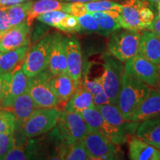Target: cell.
<instances>
[{"label":"cell","mask_w":160,"mask_h":160,"mask_svg":"<svg viewBox=\"0 0 160 160\" xmlns=\"http://www.w3.org/2000/svg\"><path fill=\"white\" fill-rule=\"evenodd\" d=\"M151 90V88L142 81L126 72L124 73L117 105L125 119L131 121L133 113L148 97Z\"/></svg>","instance_id":"6da1fadb"},{"label":"cell","mask_w":160,"mask_h":160,"mask_svg":"<svg viewBox=\"0 0 160 160\" xmlns=\"http://www.w3.org/2000/svg\"><path fill=\"white\" fill-rule=\"evenodd\" d=\"M151 4L143 0H125L122 4L121 28L131 31L148 30L155 18Z\"/></svg>","instance_id":"7a4b0ae2"},{"label":"cell","mask_w":160,"mask_h":160,"mask_svg":"<svg viewBox=\"0 0 160 160\" xmlns=\"http://www.w3.org/2000/svg\"><path fill=\"white\" fill-rule=\"evenodd\" d=\"M140 37L139 31L119 28L109 36L108 50L117 59L126 62L139 53Z\"/></svg>","instance_id":"3957f363"},{"label":"cell","mask_w":160,"mask_h":160,"mask_svg":"<svg viewBox=\"0 0 160 160\" xmlns=\"http://www.w3.org/2000/svg\"><path fill=\"white\" fill-rule=\"evenodd\" d=\"M61 112L57 107L37 109L20 126V133L33 138L47 133L57 125Z\"/></svg>","instance_id":"277c9868"},{"label":"cell","mask_w":160,"mask_h":160,"mask_svg":"<svg viewBox=\"0 0 160 160\" xmlns=\"http://www.w3.org/2000/svg\"><path fill=\"white\" fill-rule=\"evenodd\" d=\"M104 59V72L102 76L104 91L111 104H117L118 97L122 83L125 66L122 62L111 53L105 54Z\"/></svg>","instance_id":"5b68a950"},{"label":"cell","mask_w":160,"mask_h":160,"mask_svg":"<svg viewBox=\"0 0 160 160\" xmlns=\"http://www.w3.org/2000/svg\"><path fill=\"white\" fill-rule=\"evenodd\" d=\"M52 74L45 69L28 78V93L39 108L57 107L61 102L48 84Z\"/></svg>","instance_id":"8992f818"},{"label":"cell","mask_w":160,"mask_h":160,"mask_svg":"<svg viewBox=\"0 0 160 160\" xmlns=\"http://www.w3.org/2000/svg\"><path fill=\"white\" fill-rule=\"evenodd\" d=\"M82 142L91 159L113 160L121 159L117 145L111 142L102 134L90 128Z\"/></svg>","instance_id":"52a82bcc"},{"label":"cell","mask_w":160,"mask_h":160,"mask_svg":"<svg viewBox=\"0 0 160 160\" xmlns=\"http://www.w3.org/2000/svg\"><path fill=\"white\" fill-rule=\"evenodd\" d=\"M53 35L40 39L25 56L22 69L28 77H33L48 68Z\"/></svg>","instance_id":"ba28073f"},{"label":"cell","mask_w":160,"mask_h":160,"mask_svg":"<svg viewBox=\"0 0 160 160\" xmlns=\"http://www.w3.org/2000/svg\"><path fill=\"white\" fill-rule=\"evenodd\" d=\"M79 113L90 128L99 132L115 145H122L129 139L128 135L125 131L108 122L96 107L85 109Z\"/></svg>","instance_id":"9c48e42d"},{"label":"cell","mask_w":160,"mask_h":160,"mask_svg":"<svg viewBox=\"0 0 160 160\" xmlns=\"http://www.w3.org/2000/svg\"><path fill=\"white\" fill-rule=\"evenodd\" d=\"M58 125L60 135L68 142L82 141L89 130L81 113L76 111H62Z\"/></svg>","instance_id":"30bf717a"},{"label":"cell","mask_w":160,"mask_h":160,"mask_svg":"<svg viewBox=\"0 0 160 160\" xmlns=\"http://www.w3.org/2000/svg\"><path fill=\"white\" fill-rule=\"evenodd\" d=\"M125 72L139 79L151 88L158 87L159 79V65L137 54L125 62Z\"/></svg>","instance_id":"8fae6325"},{"label":"cell","mask_w":160,"mask_h":160,"mask_svg":"<svg viewBox=\"0 0 160 160\" xmlns=\"http://www.w3.org/2000/svg\"><path fill=\"white\" fill-rule=\"evenodd\" d=\"M67 59V73L75 81L81 80L83 71V60L80 43L74 37H62Z\"/></svg>","instance_id":"7c38bea8"},{"label":"cell","mask_w":160,"mask_h":160,"mask_svg":"<svg viewBox=\"0 0 160 160\" xmlns=\"http://www.w3.org/2000/svg\"><path fill=\"white\" fill-rule=\"evenodd\" d=\"M29 26L25 21L13 26L2 35L0 39V53H4L25 46L28 43Z\"/></svg>","instance_id":"4fadbf2b"},{"label":"cell","mask_w":160,"mask_h":160,"mask_svg":"<svg viewBox=\"0 0 160 160\" xmlns=\"http://www.w3.org/2000/svg\"><path fill=\"white\" fill-rule=\"evenodd\" d=\"M102 113V117L108 122L113 125V127L125 131L129 138L136 133L139 122H137L128 121L122 117L119 108L116 104H107L96 107Z\"/></svg>","instance_id":"5bb4252c"},{"label":"cell","mask_w":160,"mask_h":160,"mask_svg":"<svg viewBox=\"0 0 160 160\" xmlns=\"http://www.w3.org/2000/svg\"><path fill=\"white\" fill-rule=\"evenodd\" d=\"M38 108H39L32 99L28 91L23 94L15 98L11 104L3 110L13 113L16 119L17 128L19 129L24 122Z\"/></svg>","instance_id":"9a60e30c"},{"label":"cell","mask_w":160,"mask_h":160,"mask_svg":"<svg viewBox=\"0 0 160 160\" xmlns=\"http://www.w3.org/2000/svg\"><path fill=\"white\" fill-rule=\"evenodd\" d=\"M48 70L52 75L64 73L68 71L66 53L62 43V37L55 33L52 37Z\"/></svg>","instance_id":"2e32d148"},{"label":"cell","mask_w":160,"mask_h":160,"mask_svg":"<svg viewBox=\"0 0 160 160\" xmlns=\"http://www.w3.org/2000/svg\"><path fill=\"white\" fill-rule=\"evenodd\" d=\"M80 82L73 80L67 72L52 75L48 79L50 87L61 102H66L71 98Z\"/></svg>","instance_id":"e0dca14e"},{"label":"cell","mask_w":160,"mask_h":160,"mask_svg":"<svg viewBox=\"0 0 160 160\" xmlns=\"http://www.w3.org/2000/svg\"><path fill=\"white\" fill-rule=\"evenodd\" d=\"M156 117H160V88H151L148 97L133 113L131 121L140 122Z\"/></svg>","instance_id":"ac0fdd59"},{"label":"cell","mask_w":160,"mask_h":160,"mask_svg":"<svg viewBox=\"0 0 160 160\" xmlns=\"http://www.w3.org/2000/svg\"><path fill=\"white\" fill-rule=\"evenodd\" d=\"M138 54L151 62L160 64V37L150 30H144L141 33Z\"/></svg>","instance_id":"d6986e66"},{"label":"cell","mask_w":160,"mask_h":160,"mask_svg":"<svg viewBox=\"0 0 160 160\" xmlns=\"http://www.w3.org/2000/svg\"><path fill=\"white\" fill-rule=\"evenodd\" d=\"M128 141V156L131 160H160V150L145 142L137 136Z\"/></svg>","instance_id":"ffe728a7"},{"label":"cell","mask_w":160,"mask_h":160,"mask_svg":"<svg viewBox=\"0 0 160 160\" xmlns=\"http://www.w3.org/2000/svg\"><path fill=\"white\" fill-rule=\"evenodd\" d=\"M136 136L160 150V117L150 118L139 123Z\"/></svg>","instance_id":"44dd1931"},{"label":"cell","mask_w":160,"mask_h":160,"mask_svg":"<svg viewBox=\"0 0 160 160\" xmlns=\"http://www.w3.org/2000/svg\"><path fill=\"white\" fill-rule=\"evenodd\" d=\"M28 91V77L24 73L22 69H15L13 71L9 94L5 99L0 100V108L5 109L12 101L19 96Z\"/></svg>","instance_id":"7402d4cb"},{"label":"cell","mask_w":160,"mask_h":160,"mask_svg":"<svg viewBox=\"0 0 160 160\" xmlns=\"http://www.w3.org/2000/svg\"><path fill=\"white\" fill-rule=\"evenodd\" d=\"M93 107L95 106L93 102V95L85 88L82 82H80L74 93L66 102L64 111L81 112Z\"/></svg>","instance_id":"603a6c76"},{"label":"cell","mask_w":160,"mask_h":160,"mask_svg":"<svg viewBox=\"0 0 160 160\" xmlns=\"http://www.w3.org/2000/svg\"><path fill=\"white\" fill-rule=\"evenodd\" d=\"M69 2H62L59 0H38L34 3H32L31 8L28 13L27 22L28 25L31 26L33 20L39 15L51 11H62L67 13Z\"/></svg>","instance_id":"cb8c5ba5"},{"label":"cell","mask_w":160,"mask_h":160,"mask_svg":"<svg viewBox=\"0 0 160 160\" xmlns=\"http://www.w3.org/2000/svg\"><path fill=\"white\" fill-rule=\"evenodd\" d=\"M28 48L27 45L4 53H0V73L14 71L16 67L24 61Z\"/></svg>","instance_id":"d4e9b609"},{"label":"cell","mask_w":160,"mask_h":160,"mask_svg":"<svg viewBox=\"0 0 160 160\" xmlns=\"http://www.w3.org/2000/svg\"><path fill=\"white\" fill-rule=\"evenodd\" d=\"M97 19L100 28V34L108 37L112 33L121 28L119 23L120 14L105 13V12H92L91 13Z\"/></svg>","instance_id":"484cf974"},{"label":"cell","mask_w":160,"mask_h":160,"mask_svg":"<svg viewBox=\"0 0 160 160\" xmlns=\"http://www.w3.org/2000/svg\"><path fill=\"white\" fill-rule=\"evenodd\" d=\"M58 159L68 160H87L90 159L82 141L68 142L65 141V145L60 150Z\"/></svg>","instance_id":"4316f807"},{"label":"cell","mask_w":160,"mask_h":160,"mask_svg":"<svg viewBox=\"0 0 160 160\" xmlns=\"http://www.w3.org/2000/svg\"><path fill=\"white\" fill-rule=\"evenodd\" d=\"M32 2L30 1L6 8L11 27L21 24L26 21L28 13L31 8Z\"/></svg>","instance_id":"83f0119b"},{"label":"cell","mask_w":160,"mask_h":160,"mask_svg":"<svg viewBox=\"0 0 160 160\" xmlns=\"http://www.w3.org/2000/svg\"><path fill=\"white\" fill-rule=\"evenodd\" d=\"M86 8L88 13L92 12H105V13L120 14L122 11V4H119L111 0H97L85 3Z\"/></svg>","instance_id":"f1b7e54d"},{"label":"cell","mask_w":160,"mask_h":160,"mask_svg":"<svg viewBox=\"0 0 160 160\" xmlns=\"http://www.w3.org/2000/svg\"><path fill=\"white\" fill-rule=\"evenodd\" d=\"M16 129L17 124L13 113L6 110H0V133L14 132Z\"/></svg>","instance_id":"f546056e"},{"label":"cell","mask_w":160,"mask_h":160,"mask_svg":"<svg viewBox=\"0 0 160 160\" xmlns=\"http://www.w3.org/2000/svg\"><path fill=\"white\" fill-rule=\"evenodd\" d=\"M68 13H66L65 11L56 10V11H51L44 13L42 14L39 15L37 17V19L41 22L52 26V27L57 28L61 20Z\"/></svg>","instance_id":"4dcf8cb0"},{"label":"cell","mask_w":160,"mask_h":160,"mask_svg":"<svg viewBox=\"0 0 160 160\" xmlns=\"http://www.w3.org/2000/svg\"><path fill=\"white\" fill-rule=\"evenodd\" d=\"M57 28L67 33H74L82 31L78 18L68 13L61 20Z\"/></svg>","instance_id":"1f68e13d"},{"label":"cell","mask_w":160,"mask_h":160,"mask_svg":"<svg viewBox=\"0 0 160 160\" xmlns=\"http://www.w3.org/2000/svg\"><path fill=\"white\" fill-rule=\"evenodd\" d=\"M82 31L87 33H97L100 34V28L97 19L91 13L88 12L85 15L78 18Z\"/></svg>","instance_id":"d6a6232c"},{"label":"cell","mask_w":160,"mask_h":160,"mask_svg":"<svg viewBox=\"0 0 160 160\" xmlns=\"http://www.w3.org/2000/svg\"><path fill=\"white\" fill-rule=\"evenodd\" d=\"M16 139L13 132L0 133V159L4 157L15 146Z\"/></svg>","instance_id":"836d02e7"},{"label":"cell","mask_w":160,"mask_h":160,"mask_svg":"<svg viewBox=\"0 0 160 160\" xmlns=\"http://www.w3.org/2000/svg\"><path fill=\"white\" fill-rule=\"evenodd\" d=\"M81 82L82 84L85 87V88L93 96L97 95L104 91L102 77H97L93 80H89L85 77L82 81L81 80Z\"/></svg>","instance_id":"e575fe53"},{"label":"cell","mask_w":160,"mask_h":160,"mask_svg":"<svg viewBox=\"0 0 160 160\" xmlns=\"http://www.w3.org/2000/svg\"><path fill=\"white\" fill-rule=\"evenodd\" d=\"M28 151H25V150L22 147H13L11 151H10L5 157H4V159L6 160H22V159H28L31 158V155L28 154Z\"/></svg>","instance_id":"d590c367"},{"label":"cell","mask_w":160,"mask_h":160,"mask_svg":"<svg viewBox=\"0 0 160 160\" xmlns=\"http://www.w3.org/2000/svg\"><path fill=\"white\" fill-rule=\"evenodd\" d=\"M68 13L79 18L88 13L85 3L82 2H69Z\"/></svg>","instance_id":"8d00e7d4"},{"label":"cell","mask_w":160,"mask_h":160,"mask_svg":"<svg viewBox=\"0 0 160 160\" xmlns=\"http://www.w3.org/2000/svg\"><path fill=\"white\" fill-rule=\"evenodd\" d=\"M10 28H11V25H10L8 16L6 11V7L0 6V33L3 34Z\"/></svg>","instance_id":"74e56055"},{"label":"cell","mask_w":160,"mask_h":160,"mask_svg":"<svg viewBox=\"0 0 160 160\" xmlns=\"http://www.w3.org/2000/svg\"><path fill=\"white\" fill-rule=\"evenodd\" d=\"M93 102L95 107L107 105V104L111 103L108 97L107 94L105 93V92L104 91H102L101 93H98L97 95L93 96Z\"/></svg>","instance_id":"f35d334b"},{"label":"cell","mask_w":160,"mask_h":160,"mask_svg":"<svg viewBox=\"0 0 160 160\" xmlns=\"http://www.w3.org/2000/svg\"><path fill=\"white\" fill-rule=\"evenodd\" d=\"M148 30L154 32L156 34H157L160 37V19L157 17V16L155 17L154 20H153V22H152L151 25L150 26Z\"/></svg>","instance_id":"ab89813d"},{"label":"cell","mask_w":160,"mask_h":160,"mask_svg":"<svg viewBox=\"0 0 160 160\" xmlns=\"http://www.w3.org/2000/svg\"><path fill=\"white\" fill-rule=\"evenodd\" d=\"M22 2H23L22 0H0V6L8 8Z\"/></svg>","instance_id":"60d3db41"},{"label":"cell","mask_w":160,"mask_h":160,"mask_svg":"<svg viewBox=\"0 0 160 160\" xmlns=\"http://www.w3.org/2000/svg\"><path fill=\"white\" fill-rule=\"evenodd\" d=\"M5 73H0V100L4 97L5 94Z\"/></svg>","instance_id":"b9f144b4"},{"label":"cell","mask_w":160,"mask_h":160,"mask_svg":"<svg viewBox=\"0 0 160 160\" xmlns=\"http://www.w3.org/2000/svg\"><path fill=\"white\" fill-rule=\"evenodd\" d=\"M59 1L66 2H82V3H87V2H90L97 1V0H59Z\"/></svg>","instance_id":"7bdbcfd3"},{"label":"cell","mask_w":160,"mask_h":160,"mask_svg":"<svg viewBox=\"0 0 160 160\" xmlns=\"http://www.w3.org/2000/svg\"><path fill=\"white\" fill-rule=\"evenodd\" d=\"M143 1L148 2L151 4V5H157L158 2H159L160 0H143Z\"/></svg>","instance_id":"ee69618b"},{"label":"cell","mask_w":160,"mask_h":160,"mask_svg":"<svg viewBox=\"0 0 160 160\" xmlns=\"http://www.w3.org/2000/svg\"><path fill=\"white\" fill-rule=\"evenodd\" d=\"M157 10H158V15H157V17L160 19V1L157 4Z\"/></svg>","instance_id":"f6af8a7d"},{"label":"cell","mask_w":160,"mask_h":160,"mask_svg":"<svg viewBox=\"0 0 160 160\" xmlns=\"http://www.w3.org/2000/svg\"><path fill=\"white\" fill-rule=\"evenodd\" d=\"M159 83H158V87H159V88H160V64L159 65Z\"/></svg>","instance_id":"bcb514c9"},{"label":"cell","mask_w":160,"mask_h":160,"mask_svg":"<svg viewBox=\"0 0 160 160\" xmlns=\"http://www.w3.org/2000/svg\"><path fill=\"white\" fill-rule=\"evenodd\" d=\"M23 2H27V1H30V0H22Z\"/></svg>","instance_id":"7dc6e473"},{"label":"cell","mask_w":160,"mask_h":160,"mask_svg":"<svg viewBox=\"0 0 160 160\" xmlns=\"http://www.w3.org/2000/svg\"><path fill=\"white\" fill-rule=\"evenodd\" d=\"M2 33H0V39H1V37H2Z\"/></svg>","instance_id":"c3c4849f"},{"label":"cell","mask_w":160,"mask_h":160,"mask_svg":"<svg viewBox=\"0 0 160 160\" xmlns=\"http://www.w3.org/2000/svg\"><path fill=\"white\" fill-rule=\"evenodd\" d=\"M119 1H122L123 2V1H125V0H119Z\"/></svg>","instance_id":"681fc988"}]
</instances>
